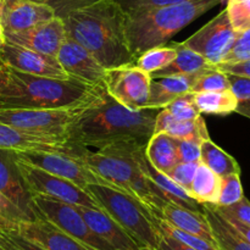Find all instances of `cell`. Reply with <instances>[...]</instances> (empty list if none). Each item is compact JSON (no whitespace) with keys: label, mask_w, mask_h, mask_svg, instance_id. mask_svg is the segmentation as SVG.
I'll use <instances>...</instances> for the list:
<instances>
[{"label":"cell","mask_w":250,"mask_h":250,"mask_svg":"<svg viewBox=\"0 0 250 250\" xmlns=\"http://www.w3.org/2000/svg\"><path fill=\"white\" fill-rule=\"evenodd\" d=\"M15 155V151H14ZM16 159V164L21 172L29 194L48 195L54 199L61 200L75 207L99 208L97 200L92 197L89 192L82 189L75 183L61 178L59 176L51 175L46 171L41 170L28 163Z\"/></svg>","instance_id":"cell-9"},{"label":"cell","mask_w":250,"mask_h":250,"mask_svg":"<svg viewBox=\"0 0 250 250\" xmlns=\"http://www.w3.org/2000/svg\"><path fill=\"white\" fill-rule=\"evenodd\" d=\"M68 77L76 78L92 85L102 84L104 81V66L84 48L71 38L61 44L55 56Z\"/></svg>","instance_id":"cell-16"},{"label":"cell","mask_w":250,"mask_h":250,"mask_svg":"<svg viewBox=\"0 0 250 250\" xmlns=\"http://www.w3.org/2000/svg\"><path fill=\"white\" fill-rule=\"evenodd\" d=\"M117 6L122 10L125 15L132 12L141 11V10L151 9V7L163 6V5L176 4V2L185 1V0H112Z\"/></svg>","instance_id":"cell-42"},{"label":"cell","mask_w":250,"mask_h":250,"mask_svg":"<svg viewBox=\"0 0 250 250\" xmlns=\"http://www.w3.org/2000/svg\"><path fill=\"white\" fill-rule=\"evenodd\" d=\"M234 112H238L242 116H246L250 119V99L238 100V105H237Z\"/></svg>","instance_id":"cell-49"},{"label":"cell","mask_w":250,"mask_h":250,"mask_svg":"<svg viewBox=\"0 0 250 250\" xmlns=\"http://www.w3.org/2000/svg\"><path fill=\"white\" fill-rule=\"evenodd\" d=\"M225 0H185L125 15V33L134 59L148 49L165 45L190 22Z\"/></svg>","instance_id":"cell-3"},{"label":"cell","mask_w":250,"mask_h":250,"mask_svg":"<svg viewBox=\"0 0 250 250\" xmlns=\"http://www.w3.org/2000/svg\"><path fill=\"white\" fill-rule=\"evenodd\" d=\"M176 55H177V50L172 45V43L165 44V45L155 46V48L144 51L136 59L134 65L151 75L155 71L161 70L172 62Z\"/></svg>","instance_id":"cell-30"},{"label":"cell","mask_w":250,"mask_h":250,"mask_svg":"<svg viewBox=\"0 0 250 250\" xmlns=\"http://www.w3.org/2000/svg\"><path fill=\"white\" fill-rule=\"evenodd\" d=\"M0 193L34 219L31 194L19 170L14 150L0 149Z\"/></svg>","instance_id":"cell-21"},{"label":"cell","mask_w":250,"mask_h":250,"mask_svg":"<svg viewBox=\"0 0 250 250\" xmlns=\"http://www.w3.org/2000/svg\"><path fill=\"white\" fill-rule=\"evenodd\" d=\"M10 84V68L0 62V95L5 92Z\"/></svg>","instance_id":"cell-48"},{"label":"cell","mask_w":250,"mask_h":250,"mask_svg":"<svg viewBox=\"0 0 250 250\" xmlns=\"http://www.w3.org/2000/svg\"><path fill=\"white\" fill-rule=\"evenodd\" d=\"M237 36L238 33L232 27L225 9L182 44L207 59L211 65L217 66L231 50Z\"/></svg>","instance_id":"cell-12"},{"label":"cell","mask_w":250,"mask_h":250,"mask_svg":"<svg viewBox=\"0 0 250 250\" xmlns=\"http://www.w3.org/2000/svg\"><path fill=\"white\" fill-rule=\"evenodd\" d=\"M226 11L237 33L250 29V0H227Z\"/></svg>","instance_id":"cell-37"},{"label":"cell","mask_w":250,"mask_h":250,"mask_svg":"<svg viewBox=\"0 0 250 250\" xmlns=\"http://www.w3.org/2000/svg\"><path fill=\"white\" fill-rule=\"evenodd\" d=\"M159 110L127 109L106 92L103 83L68 127L66 142L72 146L97 149L124 144L146 146L154 133Z\"/></svg>","instance_id":"cell-1"},{"label":"cell","mask_w":250,"mask_h":250,"mask_svg":"<svg viewBox=\"0 0 250 250\" xmlns=\"http://www.w3.org/2000/svg\"><path fill=\"white\" fill-rule=\"evenodd\" d=\"M200 163L209 167L220 177L239 173L241 167L236 159L217 146L211 139H205L200 143Z\"/></svg>","instance_id":"cell-27"},{"label":"cell","mask_w":250,"mask_h":250,"mask_svg":"<svg viewBox=\"0 0 250 250\" xmlns=\"http://www.w3.org/2000/svg\"><path fill=\"white\" fill-rule=\"evenodd\" d=\"M99 1L100 0H45V4L53 10L55 17L62 20L71 12L84 9Z\"/></svg>","instance_id":"cell-40"},{"label":"cell","mask_w":250,"mask_h":250,"mask_svg":"<svg viewBox=\"0 0 250 250\" xmlns=\"http://www.w3.org/2000/svg\"><path fill=\"white\" fill-rule=\"evenodd\" d=\"M98 85L88 84L72 77L58 80L10 68V84L0 95V107L60 109L72 106L90 97Z\"/></svg>","instance_id":"cell-4"},{"label":"cell","mask_w":250,"mask_h":250,"mask_svg":"<svg viewBox=\"0 0 250 250\" xmlns=\"http://www.w3.org/2000/svg\"><path fill=\"white\" fill-rule=\"evenodd\" d=\"M29 1H34V2H41V4H45V0H29Z\"/></svg>","instance_id":"cell-52"},{"label":"cell","mask_w":250,"mask_h":250,"mask_svg":"<svg viewBox=\"0 0 250 250\" xmlns=\"http://www.w3.org/2000/svg\"><path fill=\"white\" fill-rule=\"evenodd\" d=\"M225 220H226V221L229 222V224L231 225V226L233 227V229H236V231L238 232V233L241 234L244 239H247V241L250 243V226L242 224V222L236 221V220H232V219H225Z\"/></svg>","instance_id":"cell-47"},{"label":"cell","mask_w":250,"mask_h":250,"mask_svg":"<svg viewBox=\"0 0 250 250\" xmlns=\"http://www.w3.org/2000/svg\"><path fill=\"white\" fill-rule=\"evenodd\" d=\"M198 165L199 163H178L175 168L171 171L168 177L172 178L177 185L185 188L190 194V187H192L193 178H194Z\"/></svg>","instance_id":"cell-41"},{"label":"cell","mask_w":250,"mask_h":250,"mask_svg":"<svg viewBox=\"0 0 250 250\" xmlns=\"http://www.w3.org/2000/svg\"><path fill=\"white\" fill-rule=\"evenodd\" d=\"M154 216H155V215H154ZM155 224L160 233L167 234V236L180 241L181 243L190 247V248H194L197 250H220L217 248L216 244L210 243V242L205 241V239L200 238V237L194 236V234L181 231V229L173 227L172 225L167 224V222L164 221V220L159 219L158 216H155Z\"/></svg>","instance_id":"cell-33"},{"label":"cell","mask_w":250,"mask_h":250,"mask_svg":"<svg viewBox=\"0 0 250 250\" xmlns=\"http://www.w3.org/2000/svg\"><path fill=\"white\" fill-rule=\"evenodd\" d=\"M134 159L141 168L142 173L148 181L151 192L164 203H175L194 211L204 212V205L195 200L185 188L175 182L165 173L159 172L153 167L146 156V146H136L133 150Z\"/></svg>","instance_id":"cell-14"},{"label":"cell","mask_w":250,"mask_h":250,"mask_svg":"<svg viewBox=\"0 0 250 250\" xmlns=\"http://www.w3.org/2000/svg\"><path fill=\"white\" fill-rule=\"evenodd\" d=\"M0 149L14 151L72 153L73 146L62 138L29 133L0 122Z\"/></svg>","instance_id":"cell-19"},{"label":"cell","mask_w":250,"mask_h":250,"mask_svg":"<svg viewBox=\"0 0 250 250\" xmlns=\"http://www.w3.org/2000/svg\"><path fill=\"white\" fill-rule=\"evenodd\" d=\"M11 241L5 232L0 229V250H11Z\"/></svg>","instance_id":"cell-50"},{"label":"cell","mask_w":250,"mask_h":250,"mask_svg":"<svg viewBox=\"0 0 250 250\" xmlns=\"http://www.w3.org/2000/svg\"><path fill=\"white\" fill-rule=\"evenodd\" d=\"M87 192L100 205V209L110 215L143 250H156L160 232L155 216L146 205L137 198L106 185H89Z\"/></svg>","instance_id":"cell-6"},{"label":"cell","mask_w":250,"mask_h":250,"mask_svg":"<svg viewBox=\"0 0 250 250\" xmlns=\"http://www.w3.org/2000/svg\"><path fill=\"white\" fill-rule=\"evenodd\" d=\"M243 197L244 193L239 173H232L221 177V187L216 207H229L239 202Z\"/></svg>","instance_id":"cell-34"},{"label":"cell","mask_w":250,"mask_h":250,"mask_svg":"<svg viewBox=\"0 0 250 250\" xmlns=\"http://www.w3.org/2000/svg\"><path fill=\"white\" fill-rule=\"evenodd\" d=\"M89 229L116 250H143L138 243L110 216L99 208L76 207Z\"/></svg>","instance_id":"cell-20"},{"label":"cell","mask_w":250,"mask_h":250,"mask_svg":"<svg viewBox=\"0 0 250 250\" xmlns=\"http://www.w3.org/2000/svg\"><path fill=\"white\" fill-rule=\"evenodd\" d=\"M160 241H159V246L156 250H197L194 248L186 246V244L181 243L177 239L172 238V237L167 236V234L160 233Z\"/></svg>","instance_id":"cell-45"},{"label":"cell","mask_w":250,"mask_h":250,"mask_svg":"<svg viewBox=\"0 0 250 250\" xmlns=\"http://www.w3.org/2000/svg\"><path fill=\"white\" fill-rule=\"evenodd\" d=\"M46 4L29 0H0V23L5 33L26 31L54 19Z\"/></svg>","instance_id":"cell-18"},{"label":"cell","mask_w":250,"mask_h":250,"mask_svg":"<svg viewBox=\"0 0 250 250\" xmlns=\"http://www.w3.org/2000/svg\"><path fill=\"white\" fill-rule=\"evenodd\" d=\"M136 146H111L98 149L97 151H92L84 146H73L72 153L92 172L104 180L107 186L119 188L122 192L137 198L155 214L166 203L161 202L151 192L148 181L134 159L133 150Z\"/></svg>","instance_id":"cell-5"},{"label":"cell","mask_w":250,"mask_h":250,"mask_svg":"<svg viewBox=\"0 0 250 250\" xmlns=\"http://www.w3.org/2000/svg\"><path fill=\"white\" fill-rule=\"evenodd\" d=\"M32 210L58 229L93 250H116L95 234L75 205L54 199L48 195L31 194Z\"/></svg>","instance_id":"cell-8"},{"label":"cell","mask_w":250,"mask_h":250,"mask_svg":"<svg viewBox=\"0 0 250 250\" xmlns=\"http://www.w3.org/2000/svg\"><path fill=\"white\" fill-rule=\"evenodd\" d=\"M194 103L200 114L229 115L236 111L238 99L229 90L194 93Z\"/></svg>","instance_id":"cell-29"},{"label":"cell","mask_w":250,"mask_h":250,"mask_svg":"<svg viewBox=\"0 0 250 250\" xmlns=\"http://www.w3.org/2000/svg\"><path fill=\"white\" fill-rule=\"evenodd\" d=\"M15 156L51 175L75 183L87 190L89 185H106L104 180L89 170L73 153L48 151H15Z\"/></svg>","instance_id":"cell-11"},{"label":"cell","mask_w":250,"mask_h":250,"mask_svg":"<svg viewBox=\"0 0 250 250\" xmlns=\"http://www.w3.org/2000/svg\"><path fill=\"white\" fill-rule=\"evenodd\" d=\"M203 205L217 248L220 250H250L249 242L244 239L224 217L220 216L210 205Z\"/></svg>","instance_id":"cell-26"},{"label":"cell","mask_w":250,"mask_h":250,"mask_svg":"<svg viewBox=\"0 0 250 250\" xmlns=\"http://www.w3.org/2000/svg\"><path fill=\"white\" fill-rule=\"evenodd\" d=\"M172 45L177 50V55L173 59L172 62L168 63L166 67L155 71L151 73V77H167V76H187L208 68L215 67L207 59L203 58L195 51L186 48L182 43L173 42Z\"/></svg>","instance_id":"cell-25"},{"label":"cell","mask_w":250,"mask_h":250,"mask_svg":"<svg viewBox=\"0 0 250 250\" xmlns=\"http://www.w3.org/2000/svg\"><path fill=\"white\" fill-rule=\"evenodd\" d=\"M93 94L72 106L60 107V109L0 107V122L21 129V131L29 132V133L56 137V138H62L66 141V132L68 127L83 111Z\"/></svg>","instance_id":"cell-7"},{"label":"cell","mask_w":250,"mask_h":250,"mask_svg":"<svg viewBox=\"0 0 250 250\" xmlns=\"http://www.w3.org/2000/svg\"><path fill=\"white\" fill-rule=\"evenodd\" d=\"M216 67L219 70L224 71L227 75H236L250 78V59L244 61H238V62L219 63Z\"/></svg>","instance_id":"cell-44"},{"label":"cell","mask_w":250,"mask_h":250,"mask_svg":"<svg viewBox=\"0 0 250 250\" xmlns=\"http://www.w3.org/2000/svg\"><path fill=\"white\" fill-rule=\"evenodd\" d=\"M0 62L12 70L28 75L58 78V80L71 78L61 67L55 56L38 53L7 42L0 46Z\"/></svg>","instance_id":"cell-13"},{"label":"cell","mask_w":250,"mask_h":250,"mask_svg":"<svg viewBox=\"0 0 250 250\" xmlns=\"http://www.w3.org/2000/svg\"><path fill=\"white\" fill-rule=\"evenodd\" d=\"M250 59V29L241 32L221 63H231Z\"/></svg>","instance_id":"cell-39"},{"label":"cell","mask_w":250,"mask_h":250,"mask_svg":"<svg viewBox=\"0 0 250 250\" xmlns=\"http://www.w3.org/2000/svg\"><path fill=\"white\" fill-rule=\"evenodd\" d=\"M26 220L33 219L22 211L9 198L0 193V229L4 232L11 231L20 222L26 221Z\"/></svg>","instance_id":"cell-35"},{"label":"cell","mask_w":250,"mask_h":250,"mask_svg":"<svg viewBox=\"0 0 250 250\" xmlns=\"http://www.w3.org/2000/svg\"><path fill=\"white\" fill-rule=\"evenodd\" d=\"M200 143L195 139H177L180 163H200Z\"/></svg>","instance_id":"cell-43"},{"label":"cell","mask_w":250,"mask_h":250,"mask_svg":"<svg viewBox=\"0 0 250 250\" xmlns=\"http://www.w3.org/2000/svg\"><path fill=\"white\" fill-rule=\"evenodd\" d=\"M210 207L224 219L236 220V221L250 226V202L246 197L229 207H216V205H210Z\"/></svg>","instance_id":"cell-38"},{"label":"cell","mask_w":250,"mask_h":250,"mask_svg":"<svg viewBox=\"0 0 250 250\" xmlns=\"http://www.w3.org/2000/svg\"><path fill=\"white\" fill-rule=\"evenodd\" d=\"M34 219L22 221L10 233H15L43 250H93L61 231L33 211Z\"/></svg>","instance_id":"cell-15"},{"label":"cell","mask_w":250,"mask_h":250,"mask_svg":"<svg viewBox=\"0 0 250 250\" xmlns=\"http://www.w3.org/2000/svg\"><path fill=\"white\" fill-rule=\"evenodd\" d=\"M166 109L170 111L171 116L175 120H178V121L195 120L202 115L198 110L197 105H195L194 93L192 92L177 97L172 103H170L166 106Z\"/></svg>","instance_id":"cell-36"},{"label":"cell","mask_w":250,"mask_h":250,"mask_svg":"<svg viewBox=\"0 0 250 250\" xmlns=\"http://www.w3.org/2000/svg\"><path fill=\"white\" fill-rule=\"evenodd\" d=\"M146 156L154 168L168 176L180 163L177 138H173L164 132L154 133L146 146Z\"/></svg>","instance_id":"cell-24"},{"label":"cell","mask_w":250,"mask_h":250,"mask_svg":"<svg viewBox=\"0 0 250 250\" xmlns=\"http://www.w3.org/2000/svg\"><path fill=\"white\" fill-rule=\"evenodd\" d=\"M229 89H231L229 76L215 66V67L203 71L198 76V78L190 88V92H219V90Z\"/></svg>","instance_id":"cell-32"},{"label":"cell","mask_w":250,"mask_h":250,"mask_svg":"<svg viewBox=\"0 0 250 250\" xmlns=\"http://www.w3.org/2000/svg\"><path fill=\"white\" fill-rule=\"evenodd\" d=\"M5 233L10 237V241H11L12 244L11 250H43L42 248H39V247L34 246L31 242L23 239L22 237L17 236V234L10 233V232H5Z\"/></svg>","instance_id":"cell-46"},{"label":"cell","mask_w":250,"mask_h":250,"mask_svg":"<svg viewBox=\"0 0 250 250\" xmlns=\"http://www.w3.org/2000/svg\"><path fill=\"white\" fill-rule=\"evenodd\" d=\"M151 76L133 63L106 68L104 87L106 92L129 110L146 109L150 92Z\"/></svg>","instance_id":"cell-10"},{"label":"cell","mask_w":250,"mask_h":250,"mask_svg":"<svg viewBox=\"0 0 250 250\" xmlns=\"http://www.w3.org/2000/svg\"><path fill=\"white\" fill-rule=\"evenodd\" d=\"M154 215L181 231L194 234L210 243L216 244L205 212L194 211V210L168 202Z\"/></svg>","instance_id":"cell-22"},{"label":"cell","mask_w":250,"mask_h":250,"mask_svg":"<svg viewBox=\"0 0 250 250\" xmlns=\"http://www.w3.org/2000/svg\"><path fill=\"white\" fill-rule=\"evenodd\" d=\"M5 43V36H4V29H2L1 23H0V46Z\"/></svg>","instance_id":"cell-51"},{"label":"cell","mask_w":250,"mask_h":250,"mask_svg":"<svg viewBox=\"0 0 250 250\" xmlns=\"http://www.w3.org/2000/svg\"><path fill=\"white\" fill-rule=\"evenodd\" d=\"M202 72L203 71L187 76L151 77L150 92H149L146 107L163 109L172 103L177 97L189 93L193 83Z\"/></svg>","instance_id":"cell-23"},{"label":"cell","mask_w":250,"mask_h":250,"mask_svg":"<svg viewBox=\"0 0 250 250\" xmlns=\"http://www.w3.org/2000/svg\"><path fill=\"white\" fill-rule=\"evenodd\" d=\"M164 133L177 139H195L200 142L210 138L202 115L195 120H185V121L172 119L166 126Z\"/></svg>","instance_id":"cell-31"},{"label":"cell","mask_w":250,"mask_h":250,"mask_svg":"<svg viewBox=\"0 0 250 250\" xmlns=\"http://www.w3.org/2000/svg\"><path fill=\"white\" fill-rule=\"evenodd\" d=\"M68 38L84 46L105 68L133 63L125 33V14L112 0L71 12L62 19Z\"/></svg>","instance_id":"cell-2"},{"label":"cell","mask_w":250,"mask_h":250,"mask_svg":"<svg viewBox=\"0 0 250 250\" xmlns=\"http://www.w3.org/2000/svg\"><path fill=\"white\" fill-rule=\"evenodd\" d=\"M5 42L23 46L38 53L56 56L61 44L67 38L63 21L59 17L49 20L36 27L14 33H5Z\"/></svg>","instance_id":"cell-17"},{"label":"cell","mask_w":250,"mask_h":250,"mask_svg":"<svg viewBox=\"0 0 250 250\" xmlns=\"http://www.w3.org/2000/svg\"><path fill=\"white\" fill-rule=\"evenodd\" d=\"M220 187L221 177L212 172L204 164L199 163L190 187V195L200 204L216 205Z\"/></svg>","instance_id":"cell-28"}]
</instances>
